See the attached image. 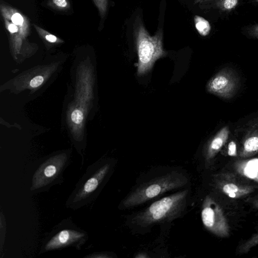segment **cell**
Returning <instances> with one entry per match:
<instances>
[{
  "instance_id": "obj_1",
  "label": "cell",
  "mask_w": 258,
  "mask_h": 258,
  "mask_svg": "<svg viewBox=\"0 0 258 258\" xmlns=\"http://www.w3.org/2000/svg\"><path fill=\"white\" fill-rule=\"evenodd\" d=\"M111 166L112 163L102 161L88 166L68 197L66 207L76 210L93 202L108 178Z\"/></svg>"
},
{
  "instance_id": "obj_2",
  "label": "cell",
  "mask_w": 258,
  "mask_h": 258,
  "mask_svg": "<svg viewBox=\"0 0 258 258\" xmlns=\"http://www.w3.org/2000/svg\"><path fill=\"white\" fill-rule=\"evenodd\" d=\"M188 190L184 189L161 199L137 214L132 222L137 226L148 227L170 222L182 214L186 204Z\"/></svg>"
},
{
  "instance_id": "obj_3",
  "label": "cell",
  "mask_w": 258,
  "mask_h": 258,
  "mask_svg": "<svg viewBox=\"0 0 258 258\" xmlns=\"http://www.w3.org/2000/svg\"><path fill=\"white\" fill-rule=\"evenodd\" d=\"M69 156L62 153L34 163L28 173V189L32 194L48 191L63 182V173L69 165Z\"/></svg>"
},
{
  "instance_id": "obj_4",
  "label": "cell",
  "mask_w": 258,
  "mask_h": 258,
  "mask_svg": "<svg viewBox=\"0 0 258 258\" xmlns=\"http://www.w3.org/2000/svg\"><path fill=\"white\" fill-rule=\"evenodd\" d=\"M187 182V177L175 171L160 176L136 188L124 199L122 206L130 208L138 206L167 191L181 187Z\"/></svg>"
},
{
  "instance_id": "obj_5",
  "label": "cell",
  "mask_w": 258,
  "mask_h": 258,
  "mask_svg": "<svg viewBox=\"0 0 258 258\" xmlns=\"http://www.w3.org/2000/svg\"><path fill=\"white\" fill-rule=\"evenodd\" d=\"M137 49L138 55L137 75H144L152 69L155 62L166 55L163 47V31L158 29L151 36L144 25L139 23L135 30Z\"/></svg>"
},
{
  "instance_id": "obj_6",
  "label": "cell",
  "mask_w": 258,
  "mask_h": 258,
  "mask_svg": "<svg viewBox=\"0 0 258 258\" xmlns=\"http://www.w3.org/2000/svg\"><path fill=\"white\" fill-rule=\"evenodd\" d=\"M88 238L86 231L78 227L71 220L65 219L45 235L39 254L69 247L79 250Z\"/></svg>"
},
{
  "instance_id": "obj_7",
  "label": "cell",
  "mask_w": 258,
  "mask_h": 258,
  "mask_svg": "<svg viewBox=\"0 0 258 258\" xmlns=\"http://www.w3.org/2000/svg\"><path fill=\"white\" fill-rule=\"evenodd\" d=\"M201 218L205 228L213 234L221 237L229 236V226L221 208L209 196L203 202Z\"/></svg>"
},
{
  "instance_id": "obj_8",
  "label": "cell",
  "mask_w": 258,
  "mask_h": 258,
  "mask_svg": "<svg viewBox=\"0 0 258 258\" xmlns=\"http://www.w3.org/2000/svg\"><path fill=\"white\" fill-rule=\"evenodd\" d=\"M238 79L233 72L224 69L215 75L208 82L209 92L219 97L229 99L235 94L238 88Z\"/></svg>"
},
{
  "instance_id": "obj_9",
  "label": "cell",
  "mask_w": 258,
  "mask_h": 258,
  "mask_svg": "<svg viewBox=\"0 0 258 258\" xmlns=\"http://www.w3.org/2000/svg\"><path fill=\"white\" fill-rule=\"evenodd\" d=\"M229 129L227 126L221 128L209 144L206 153V158L209 160L221 150L228 139Z\"/></svg>"
},
{
  "instance_id": "obj_10",
  "label": "cell",
  "mask_w": 258,
  "mask_h": 258,
  "mask_svg": "<svg viewBox=\"0 0 258 258\" xmlns=\"http://www.w3.org/2000/svg\"><path fill=\"white\" fill-rule=\"evenodd\" d=\"M222 191L229 197L236 198L249 193L250 189L233 183H228L223 186Z\"/></svg>"
},
{
  "instance_id": "obj_11",
  "label": "cell",
  "mask_w": 258,
  "mask_h": 258,
  "mask_svg": "<svg viewBox=\"0 0 258 258\" xmlns=\"http://www.w3.org/2000/svg\"><path fill=\"white\" fill-rule=\"evenodd\" d=\"M252 133L244 142V154H250L258 151V128Z\"/></svg>"
},
{
  "instance_id": "obj_12",
  "label": "cell",
  "mask_w": 258,
  "mask_h": 258,
  "mask_svg": "<svg viewBox=\"0 0 258 258\" xmlns=\"http://www.w3.org/2000/svg\"><path fill=\"white\" fill-rule=\"evenodd\" d=\"M194 23L196 30L201 36H206L210 33L211 27L206 19L196 15L194 17Z\"/></svg>"
},
{
  "instance_id": "obj_13",
  "label": "cell",
  "mask_w": 258,
  "mask_h": 258,
  "mask_svg": "<svg viewBox=\"0 0 258 258\" xmlns=\"http://www.w3.org/2000/svg\"><path fill=\"white\" fill-rule=\"evenodd\" d=\"M238 0H216L217 7L223 11H231L235 8Z\"/></svg>"
},
{
  "instance_id": "obj_14",
  "label": "cell",
  "mask_w": 258,
  "mask_h": 258,
  "mask_svg": "<svg viewBox=\"0 0 258 258\" xmlns=\"http://www.w3.org/2000/svg\"><path fill=\"white\" fill-rule=\"evenodd\" d=\"M258 244V232L243 244L239 248V251L242 253L247 252L253 246Z\"/></svg>"
},
{
  "instance_id": "obj_15",
  "label": "cell",
  "mask_w": 258,
  "mask_h": 258,
  "mask_svg": "<svg viewBox=\"0 0 258 258\" xmlns=\"http://www.w3.org/2000/svg\"><path fill=\"white\" fill-rule=\"evenodd\" d=\"M71 119L75 124L81 123L84 119V115L82 111L79 109H75L72 113Z\"/></svg>"
},
{
  "instance_id": "obj_16",
  "label": "cell",
  "mask_w": 258,
  "mask_h": 258,
  "mask_svg": "<svg viewBox=\"0 0 258 258\" xmlns=\"http://www.w3.org/2000/svg\"><path fill=\"white\" fill-rule=\"evenodd\" d=\"M44 79L41 76H37L33 78L30 82V86L32 88H36L40 86L43 82Z\"/></svg>"
},
{
  "instance_id": "obj_17",
  "label": "cell",
  "mask_w": 258,
  "mask_h": 258,
  "mask_svg": "<svg viewBox=\"0 0 258 258\" xmlns=\"http://www.w3.org/2000/svg\"><path fill=\"white\" fill-rule=\"evenodd\" d=\"M228 154L230 156H236L237 155L236 145L235 142L231 141L228 147Z\"/></svg>"
},
{
  "instance_id": "obj_18",
  "label": "cell",
  "mask_w": 258,
  "mask_h": 258,
  "mask_svg": "<svg viewBox=\"0 0 258 258\" xmlns=\"http://www.w3.org/2000/svg\"><path fill=\"white\" fill-rule=\"evenodd\" d=\"M12 21L15 25H21L23 22V19L19 13H16L12 17Z\"/></svg>"
},
{
  "instance_id": "obj_19",
  "label": "cell",
  "mask_w": 258,
  "mask_h": 258,
  "mask_svg": "<svg viewBox=\"0 0 258 258\" xmlns=\"http://www.w3.org/2000/svg\"><path fill=\"white\" fill-rule=\"evenodd\" d=\"M109 256L107 255L105 253H103L101 252H97V253H93L90 255H88L86 256L85 257L88 258H101V257H108Z\"/></svg>"
},
{
  "instance_id": "obj_20",
  "label": "cell",
  "mask_w": 258,
  "mask_h": 258,
  "mask_svg": "<svg viewBox=\"0 0 258 258\" xmlns=\"http://www.w3.org/2000/svg\"><path fill=\"white\" fill-rule=\"evenodd\" d=\"M53 2L56 5L61 7H65L67 5L65 0H53Z\"/></svg>"
},
{
  "instance_id": "obj_21",
  "label": "cell",
  "mask_w": 258,
  "mask_h": 258,
  "mask_svg": "<svg viewBox=\"0 0 258 258\" xmlns=\"http://www.w3.org/2000/svg\"><path fill=\"white\" fill-rule=\"evenodd\" d=\"M250 33L253 37L258 38V25L254 26L251 28Z\"/></svg>"
},
{
  "instance_id": "obj_22",
  "label": "cell",
  "mask_w": 258,
  "mask_h": 258,
  "mask_svg": "<svg viewBox=\"0 0 258 258\" xmlns=\"http://www.w3.org/2000/svg\"><path fill=\"white\" fill-rule=\"evenodd\" d=\"M9 30L12 33H15L18 31V28L14 24H10L9 26Z\"/></svg>"
},
{
  "instance_id": "obj_23",
  "label": "cell",
  "mask_w": 258,
  "mask_h": 258,
  "mask_svg": "<svg viewBox=\"0 0 258 258\" xmlns=\"http://www.w3.org/2000/svg\"><path fill=\"white\" fill-rule=\"evenodd\" d=\"M46 39L51 42H54L56 40V38L55 36L52 35H48L46 36Z\"/></svg>"
},
{
  "instance_id": "obj_24",
  "label": "cell",
  "mask_w": 258,
  "mask_h": 258,
  "mask_svg": "<svg viewBox=\"0 0 258 258\" xmlns=\"http://www.w3.org/2000/svg\"><path fill=\"white\" fill-rule=\"evenodd\" d=\"M251 127L254 129L258 128V119H257L256 121L252 123Z\"/></svg>"
},
{
  "instance_id": "obj_25",
  "label": "cell",
  "mask_w": 258,
  "mask_h": 258,
  "mask_svg": "<svg viewBox=\"0 0 258 258\" xmlns=\"http://www.w3.org/2000/svg\"><path fill=\"white\" fill-rule=\"evenodd\" d=\"M206 1V0H195V2L196 3H200V2H203V1Z\"/></svg>"
}]
</instances>
